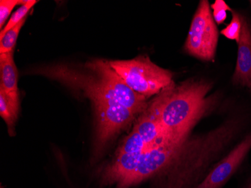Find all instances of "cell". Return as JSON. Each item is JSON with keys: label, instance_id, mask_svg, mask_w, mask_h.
I'll return each mask as SVG.
<instances>
[{"label": "cell", "instance_id": "1", "mask_svg": "<svg viewBox=\"0 0 251 188\" xmlns=\"http://www.w3.org/2000/svg\"><path fill=\"white\" fill-rule=\"evenodd\" d=\"M211 87L204 81H187L175 87L159 114V122L169 141L178 142L188 137L193 125L212 105L206 95Z\"/></svg>", "mask_w": 251, "mask_h": 188}, {"label": "cell", "instance_id": "2", "mask_svg": "<svg viewBox=\"0 0 251 188\" xmlns=\"http://www.w3.org/2000/svg\"><path fill=\"white\" fill-rule=\"evenodd\" d=\"M112 68L131 89L149 98L159 94L174 83L170 71L159 67L147 56L127 60L108 61Z\"/></svg>", "mask_w": 251, "mask_h": 188}, {"label": "cell", "instance_id": "3", "mask_svg": "<svg viewBox=\"0 0 251 188\" xmlns=\"http://www.w3.org/2000/svg\"><path fill=\"white\" fill-rule=\"evenodd\" d=\"M218 27L212 16L208 0H201L196 11L184 49L186 52L200 60L213 61L218 43Z\"/></svg>", "mask_w": 251, "mask_h": 188}, {"label": "cell", "instance_id": "4", "mask_svg": "<svg viewBox=\"0 0 251 188\" xmlns=\"http://www.w3.org/2000/svg\"><path fill=\"white\" fill-rule=\"evenodd\" d=\"M186 139L178 142L167 141L148 148L142 154L139 165L135 171L129 177L117 185V188H128L133 186L153 177V175L166 169L176 158Z\"/></svg>", "mask_w": 251, "mask_h": 188}, {"label": "cell", "instance_id": "5", "mask_svg": "<svg viewBox=\"0 0 251 188\" xmlns=\"http://www.w3.org/2000/svg\"><path fill=\"white\" fill-rule=\"evenodd\" d=\"M85 66L93 69L108 87L113 98L135 114L143 113L148 108L147 98L134 91L124 79L111 67L108 61L96 60Z\"/></svg>", "mask_w": 251, "mask_h": 188}, {"label": "cell", "instance_id": "6", "mask_svg": "<svg viewBox=\"0 0 251 188\" xmlns=\"http://www.w3.org/2000/svg\"><path fill=\"white\" fill-rule=\"evenodd\" d=\"M251 149V133L216 164L196 188H221L241 166Z\"/></svg>", "mask_w": 251, "mask_h": 188}, {"label": "cell", "instance_id": "7", "mask_svg": "<svg viewBox=\"0 0 251 188\" xmlns=\"http://www.w3.org/2000/svg\"><path fill=\"white\" fill-rule=\"evenodd\" d=\"M242 27L238 44V57L232 81L243 87L251 86V28L242 16Z\"/></svg>", "mask_w": 251, "mask_h": 188}, {"label": "cell", "instance_id": "8", "mask_svg": "<svg viewBox=\"0 0 251 188\" xmlns=\"http://www.w3.org/2000/svg\"><path fill=\"white\" fill-rule=\"evenodd\" d=\"M18 77L13 52L0 54V89L8 93H18Z\"/></svg>", "mask_w": 251, "mask_h": 188}, {"label": "cell", "instance_id": "9", "mask_svg": "<svg viewBox=\"0 0 251 188\" xmlns=\"http://www.w3.org/2000/svg\"><path fill=\"white\" fill-rule=\"evenodd\" d=\"M19 108L18 93H8L0 89V115L8 126L10 135H14V128Z\"/></svg>", "mask_w": 251, "mask_h": 188}, {"label": "cell", "instance_id": "10", "mask_svg": "<svg viewBox=\"0 0 251 188\" xmlns=\"http://www.w3.org/2000/svg\"><path fill=\"white\" fill-rule=\"evenodd\" d=\"M148 149V147L147 146L140 135L132 130L131 134L126 137L117 153H124V154L139 153L144 152Z\"/></svg>", "mask_w": 251, "mask_h": 188}, {"label": "cell", "instance_id": "11", "mask_svg": "<svg viewBox=\"0 0 251 188\" xmlns=\"http://www.w3.org/2000/svg\"><path fill=\"white\" fill-rule=\"evenodd\" d=\"M25 21L26 19L23 20L20 24L8 30L4 36L0 37V54L13 52L18 36L25 25Z\"/></svg>", "mask_w": 251, "mask_h": 188}, {"label": "cell", "instance_id": "12", "mask_svg": "<svg viewBox=\"0 0 251 188\" xmlns=\"http://www.w3.org/2000/svg\"><path fill=\"white\" fill-rule=\"evenodd\" d=\"M39 1L36 0H28V1H25L24 4H22L21 7L15 11L13 15H11L7 25H5V27L0 32V37L4 36L8 30L12 29L14 27L18 25V24L21 22L23 20L26 19V15L28 12L30 11L31 8L36 5Z\"/></svg>", "mask_w": 251, "mask_h": 188}, {"label": "cell", "instance_id": "13", "mask_svg": "<svg viewBox=\"0 0 251 188\" xmlns=\"http://www.w3.org/2000/svg\"><path fill=\"white\" fill-rule=\"evenodd\" d=\"M242 27V15L232 10L231 22L229 23V25H227L226 27L221 30V33L227 39L238 42L240 38Z\"/></svg>", "mask_w": 251, "mask_h": 188}, {"label": "cell", "instance_id": "14", "mask_svg": "<svg viewBox=\"0 0 251 188\" xmlns=\"http://www.w3.org/2000/svg\"><path fill=\"white\" fill-rule=\"evenodd\" d=\"M213 9L212 16L217 25H221L226 20L228 11H232L230 7L227 5L224 0H216L214 3L211 5Z\"/></svg>", "mask_w": 251, "mask_h": 188}, {"label": "cell", "instance_id": "15", "mask_svg": "<svg viewBox=\"0 0 251 188\" xmlns=\"http://www.w3.org/2000/svg\"><path fill=\"white\" fill-rule=\"evenodd\" d=\"M23 2H25V1H19V0H1L0 1V27L1 29H2L11 11L18 4H24Z\"/></svg>", "mask_w": 251, "mask_h": 188}, {"label": "cell", "instance_id": "16", "mask_svg": "<svg viewBox=\"0 0 251 188\" xmlns=\"http://www.w3.org/2000/svg\"><path fill=\"white\" fill-rule=\"evenodd\" d=\"M248 188H251V184H250L249 186H248Z\"/></svg>", "mask_w": 251, "mask_h": 188}, {"label": "cell", "instance_id": "17", "mask_svg": "<svg viewBox=\"0 0 251 188\" xmlns=\"http://www.w3.org/2000/svg\"></svg>", "mask_w": 251, "mask_h": 188}, {"label": "cell", "instance_id": "18", "mask_svg": "<svg viewBox=\"0 0 251 188\" xmlns=\"http://www.w3.org/2000/svg\"></svg>", "mask_w": 251, "mask_h": 188}]
</instances>
